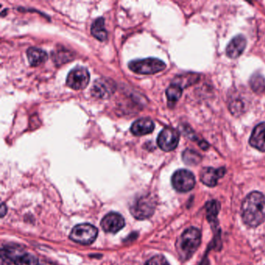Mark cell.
Wrapping results in <instances>:
<instances>
[{
    "label": "cell",
    "mask_w": 265,
    "mask_h": 265,
    "mask_svg": "<svg viewBox=\"0 0 265 265\" xmlns=\"http://www.w3.org/2000/svg\"><path fill=\"white\" fill-rule=\"evenodd\" d=\"M98 230L95 226L89 223H82L73 227L69 238L72 241L82 245H90L98 237Z\"/></svg>",
    "instance_id": "obj_4"
},
{
    "label": "cell",
    "mask_w": 265,
    "mask_h": 265,
    "mask_svg": "<svg viewBox=\"0 0 265 265\" xmlns=\"http://www.w3.org/2000/svg\"><path fill=\"white\" fill-rule=\"evenodd\" d=\"M199 76L198 74L195 73H188L185 75H178L173 79L172 83L176 84L179 85L182 89H185L187 86L192 85L199 79Z\"/></svg>",
    "instance_id": "obj_18"
},
{
    "label": "cell",
    "mask_w": 265,
    "mask_h": 265,
    "mask_svg": "<svg viewBox=\"0 0 265 265\" xmlns=\"http://www.w3.org/2000/svg\"><path fill=\"white\" fill-rule=\"evenodd\" d=\"M91 34L94 38L101 41H105L108 38V31L105 28V21L103 17L95 20L91 26Z\"/></svg>",
    "instance_id": "obj_16"
},
{
    "label": "cell",
    "mask_w": 265,
    "mask_h": 265,
    "mask_svg": "<svg viewBox=\"0 0 265 265\" xmlns=\"http://www.w3.org/2000/svg\"><path fill=\"white\" fill-rule=\"evenodd\" d=\"M27 56H28L30 65L33 67L40 65L48 59V54L44 50L35 48V47L28 48L27 51Z\"/></svg>",
    "instance_id": "obj_15"
},
{
    "label": "cell",
    "mask_w": 265,
    "mask_h": 265,
    "mask_svg": "<svg viewBox=\"0 0 265 265\" xmlns=\"http://www.w3.org/2000/svg\"><path fill=\"white\" fill-rule=\"evenodd\" d=\"M182 91L183 89L176 84L172 83L169 85L166 91V98H167L169 105L171 104L173 105L175 103L178 102V100L182 97Z\"/></svg>",
    "instance_id": "obj_20"
},
{
    "label": "cell",
    "mask_w": 265,
    "mask_h": 265,
    "mask_svg": "<svg viewBox=\"0 0 265 265\" xmlns=\"http://www.w3.org/2000/svg\"><path fill=\"white\" fill-rule=\"evenodd\" d=\"M156 209V202L149 195L142 196L136 199L130 209L131 213L135 219L139 220L148 219L152 216Z\"/></svg>",
    "instance_id": "obj_5"
},
{
    "label": "cell",
    "mask_w": 265,
    "mask_h": 265,
    "mask_svg": "<svg viewBox=\"0 0 265 265\" xmlns=\"http://www.w3.org/2000/svg\"><path fill=\"white\" fill-rule=\"evenodd\" d=\"M202 243V233L199 229L190 227L182 233L176 242V249L181 258H191Z\"/></svg>",
    "instance_id": "obj_2"
},
{
    "label": "cell",
    "mask_w": 265,
    "mask_h": 265,
    "mask_svg": "<svg viewBox=\"0 0 265 265\" xmlns=\"http://www.w3.org/2000/svg\"><path fill=\"white\" fill-rule=\"evenodd\" d=\"M250 82L251 87L256 92H260V91H263V87H264V79L260 75H253V77H251Z\"/></svg>",
    "instance_id": "obj_22"
},
{
    "label": "cell",
    "mask_w": 265,
    "mask_h": 265,
    "mask_svg": "<svg viewBox=\"0 0 265 265\" xmlns=\"http://www.w3.org/2000/svg\"><path fill=\"white\" fill-rule=\"evenodd\" d=\"M250 145L261 152H265V123L259 124L255 127L250 138Z\"/></svg>",
    "instance_id": "obj_13"
},
{
    "label": "cell",
    "mask_w": 265,
    "mask_h": 265,
    "mask_svg": "<svg viewBox=\"0 0 265 265\" xmlns=\"http://www.w3.org/2000/svg\"><path fill=\"white\" fill-rule=\"evenodd\" d=\"M182 159L185 164L195 166L200 163L202 157L200 154L196 151L188 149L182 153Z\"/></svg>",
    "instance_id": "obj_19"
},
{
    "label": "cell",
    "mask_w": 265,
    "mask_h": 265,
    "mask_svg": "<svg viewBox=\"0 0 265 265\" xmlns=\"http://www.w3.org/2000/svg\"><path fill=\"white\" fill-rule=\"evenodd\" d=\"M242 220L248 227L256 228L265 221V196L259 192H250L241 205Z\"/></svg>",
    "instance_id": "obj_1"
},
{
    "label": "cell",
    "mask_w": 265,
    "mask_h": 265,
    "mask_svg": "<svg viewBox=\"0 0 265 265\" xmlns=\"http://www.w3.org/2000/svg\"><path fill=\"white\" fill-rule=\"evenodd\" d=\"M14 263L15 265H38V260L36 256L31 253H21L17 255Z\"/></svg>",
    "instance_id": "obj_21"
},
{
    "label": "cell",
    "mask_w": 265,
    "mask_h": 265,
    "mask_svg": "<svg viewBox=\"0 0 265 265\" xmlns=\"http://www.w3.org/2000/svg\"><path fill=\"white\" fill-rule=\"evenodd\" d=\"M101 225L106 233H116L125 226V219L117 212H111L103 218Z\"/></svg>",
    "instance_id": "obj_9"
},
{
    "label": "cell",
    "mask_w": 265,
    "mask_h": 265,
    "mask_svg": "<svg viewBox=\"0 0 265 265\" xmlns=\"http://www.w3.org/2000/svg\"><path fill=\"white\" fill-rule=\"evenodd\" d=\"M115 88L116 86L113 80L100 79L94 82L91 92H92L93 96L103 99V98H107L111 96L115 91Z\"/></svg>",
    "instance_id": "obj_11"
},
{
    "label": "cell",
    "mask_w": 265,
    "mask_h": 265,
    "mask_svg": "<svg viewBox=\"0 0 265 265\" xmlns=\"http://www.w3.org/2000/svg\"><path fill=\"white\" fill-rule=\"evenodd\" d=\"M221 205L218 201L212 200L205 204V211L208 222L212 225L219 224L218 222V215L220 211Z\"/></svg>",
    "instance_id": "obj_17"
},
{
    "label": "cell",
    "mask_w": 265,
    "mask_h": 265,
    "mask_svg": "<svg viewBox=\"0 0 265 265\" xmlns=\"http://www.w3.org/2000/svg\"><path fill=\"white\" fill-rule=\"evenodd\" d=\"M226 171L224 167L218 168V169L213 167H205L201 171V182L206 186L213 188L217 185L219 180L224 176Z\"/></svg>",
    "instance_id": "obj_10"
},
{
    "label": "cell",
    "mask_w": 265,
    "mask_h": 265,
    "mask_svg": "<svg viewBox=\"0 0 265 265\" xmlns=\"http://www.w3.org/2000/svg\"><path fill=\"white\" fill-rule=\"evenodd\" d=\"M166 66V64L162 60L156 58L133 60L128 64V67L132 72L142 75L157 73L164 70Z\"/></svg>",
    "instance_id": "obj_3"
},
{
    "label": "cell",
    "mask_w": 265,
    "mask_h": 265,
    "mask_svg": "<svg viewBox=\"0 0 265 265\" xmlns=\"http://www.w3.org/2000/svg\"><path fill=\"white\" fill-rule=\"evenodd\" d=\"M180 135L178 131L170 127H166L158 135L157 144L159 147L165 152L176 149L179 143Z\"/></svg>",
    "instance_id": "obj_8"
},
{
    "label": "cell",
    "mask_w": 265,
    "mask_h": 265,
    "mask_svg": "<svg viewBox=\"0 0 265 265\" xmlns=\"http://www.w3.org/2000/svg\"><path fill=\"white\" fill-rule=\"evenodd\" d=\"M91 80V75L87 68L75 67L67 75L66 84L75 91L85 89Z\"/></svg>",
    "instance_id": "obj_7"
},
{
    "label": "cell",
    "mask_w": 265,
    "mask_h": 265,
    "mask_svg": "<svg viewBox=\"0 0 265 265\" xmlns=\"http://www.w3.org/2000/svg\"><path fill=\"white\" fill-rule=\"evenodd\" d=\"M6 211H7V208L5 207V205L3 204L2 209H1V215H2L3 217L6 215Z\"/></svg>",
    "instance_id": "obj_24"
},
{
    "label": "cell",
    "mask_w": 265,
    "mask_h": 265,
    "mask_svg": "<svg viewBox=\"0 0 265 265\" xmlns=\"http://www.w3.org/2000/svg\"><path fill=\"white\" fill-rule=\"evenodd\" d=\"M155 125L149 118H140L137 120L131 126V132L136 136H142L153 132Z\"/></svg>",
    "instance_id": "obj_14"
},
{
    "label": "cell",
    "mask_w": 265,
    "mask_h": 265,
    "mask_svg": "<svg viewBox=\"0 0 265 265\" xmlns=\"http://www.w3.org/2000/svg\"><path fill=\"white\" fill-rule=\"evenodd\" d=\"M171 183L175 190L179 192H190L195 188V178L188 169H178L171 178Z\"/></svg>",
    "instance_id": "obj_6"
},
{
    "label": "cell",
    "mask_w": 265,
    "mask_h": 265,
    "mask_svg": "<svg viewBox=\"0 0 265 265\" xmlns=\"http://www.w3.org/2000/svg\"><path fill=\"white\" fill-rule=\"evenodd\" d=\"M145 265H169L167 260L165 258V256L162 255H156L152 256V258L149 259Z\"/></svg>",
    "instance_id": "obj_23"
},
{
    "label": "cell",
    "mask_w": 265,
    "mask_h": 265,
    "mask_svg": "<svg viewBox=\"0 0 265 265\" xmlns=\"http://www.w3.org/2000/svg\"><path fill=\"white\" fill-rule=\"evenodd\" d=\"M246 46V40L243 35H237L229 43L226 48V55L230 58L240 56Z\"/></svg>",
    "instance_id": "obj_12"
}]
</instances>
